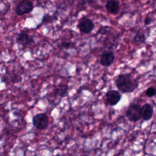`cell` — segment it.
I'll list each match as a JSON object with an SVG mask.
<instances>
[{"instance_id": "5bb4252c", "label": "cell", "mask_w": 156, "mask_h": 156, "mask_svg": "<svg viewBox=\"0 0 156 156\" xmlns=\"http://www.w3.org/2000/svg\"><path fill=\"white\" fill-rule=\"evenodd\" d=\"M133 1H140V0H133Z\"/></svg>"}, {"instance_id": "9c48e42d", "label": "cell", "mask_w": 156, "mask_h": 156, "mask_svg": "<svg viewBox=\"0 0 156 156\" xmlns=\"http://www.w3.org/2000/svg\"><path fill=\"white\" fill-rule=\"evenodd\" d=\"M115 60V55L112 52H106L103 53L100 58L101 64L104 66H109Z\"/></svg>"}, {"instance_id": "277c9868", "label": "cell", "mask_w": 156, "mask_h": 156, "mask_svg": "<svg viewBox=\"0 0 156 156\" xmlns=\"http://www.w3.org/2000/svg\"><path fill=\"white\" fill-rule=\"evenodd\" d=\"M34 8L33 3L30 0H22L20 1L15 8V13L17 15L21 16L30 12Z\"/></svg>"}, {"instance_id": "52a82bcc", "label": "cell", "mask_w": 156, "mask_h": 156, "mask_svg": "<svg viewBox=\"0 0 156 156\" xmlns=\"http://www.w3.org/2000/svg\"><path fill=\"white\" fill-rule=\"evenodd\" d=\"M16 41L18 44L24 47L30 45L34 42V39L28 34L26 32H21L17 36Z\"/></svg>"}, {"instance_id": "8fae6325", "label": "cell", "mask_w": 156, "mask_h": 156, "mask_svg": "<svg viewBox=\"0 0 156 156\" xmlns=\"http://www.w3.org/2000/svg\"><path fill=\"white\" fill-rule=\"evenodd\" d=\"M134 42L138 44H142L146 41V36L144 33L141 32H138L133 37Z\"/></svg>"}, {"instance_id": "3957f363", "label": "cell", "mask_w": 156, "mask_h": 156, "mask_svg": "<svg viewBox=\"0 0 156 156\" xmlns=\"http://www.w3.org/2000/svg\"><path fill=\"white\" fill-rule=\"evenodd\" d=\"M33 126L38 130L46 129L49 124V119L47 115L43 113L36 114L32 118Z\"/></svg>"}, {"instance_id": "6da1fadb", "label": "cell", "mask_w": 156, "mask_h": 156, "mask_svg": "<svg viewBox=\"0 0 156 156\" xmlns=\"http://www.w3.org/2000/svg\"><path fill=\"white\" fill-rule=\"evenodd\" d=\"M118 89L123 93H132L138 86L137 81L130 74H122L119 75L115 80Z\"/></svg>"}, {"instance_id": "4fadbf2b", "label": "cell", "mask_w": 156, "mask_h": 156, "mask_svg": "<svg viewBox=\"0 0 156 156\" xmlns=\"http://www.w3.org/2000/svg\"><path fill=\"white\" fill-rule=\"evenodd\" d=\"M151 22H152V19L150 17L147 16V17L145 18V19H144V24L146 25L150 24L151 23Z\"/></svg>"}, {"instance_id": "8992f818", "label": "cell", "mask_w": 156, "mask_h": 156, "mask_svg": "<svg viewBox=\"0 0 156 156\" xmlns=\"http://www.w3.org/2000/svg\"><path fill=\"white\" fill-rule=\"evenodd\" d=\"M121 95L117 90H112L107 91L105 95V101L108 105L114 106L121 100Z\"/></svg>"}, {"instance_id": "7a4b0ae2", "label": "cell", "mask_w": 156, "mask_h": 156, "mask_svg": "<svg viewBox=\"0 0 156 156\" xmlns=\"http://www.w3.org/2000/svg\"><path fill=\"white\" fill-rule=\"evenodd\" d=\"M141 106L138 104H131L126 112V115L129 121L136 122L141 119Z\"/></svg>"}, {"instance_id": "30bf717a", "label": "cell", "mask_w": 156, "mask_h": 156, "mask_svg": "<svg viewBox=\"0 0 156 156\" xmlns=\"http://www.w3.org/2000/svg\"><path fill=\"white\" fill-rule=\"evenodd\" d=\"M105 8L110 13L115 15L119 10V4L116 0H108L105 4Z\"/></svg>"}, {"instance_id": "5b68a950", "label": "cell", "mask_w": 156, "mask_h": 156, "mask_svg": "<svg viewBox=\"0 0 156 156\" xmlns=\"http://www.w3.org/2000/svg\"><path fill=\"white\" fill-rule=\"evenodd\" d=\"M77 27L80 32L89 34L94 29V24L91 19L87 17H83L80 20L77 24Z\"/></svg>"}, {"instance_id": "ba28073f", "label": "cell", "mask_w": 156, "mask_h": 156, "mask_svg": "<svg viewBox=\"0 0 156 156\" xmlns=\"http://www.w3.org/2000/svg\"><path fill=\"white\" fill-rule=\"evenodd\" d=\"M154 114V108L149 104H145L141 108V118L144 121L149 120L152 118Z\"/></svg>"}, {"instance_id": "7c38bea8", "label": "cell", "mask_w": 156, "mask_h": 156, "mask_svg": "<svg viewBox=\"0 0 156 156\" xmlns=\"http://www.w3.org/2000/svg\"><path fill=\"white\" fill-rule=\"evenodd\" d=\"M146 95L148 97H152L156 94V89L154 87H149L146 91Z\"/></svg>"}]
</instances>
